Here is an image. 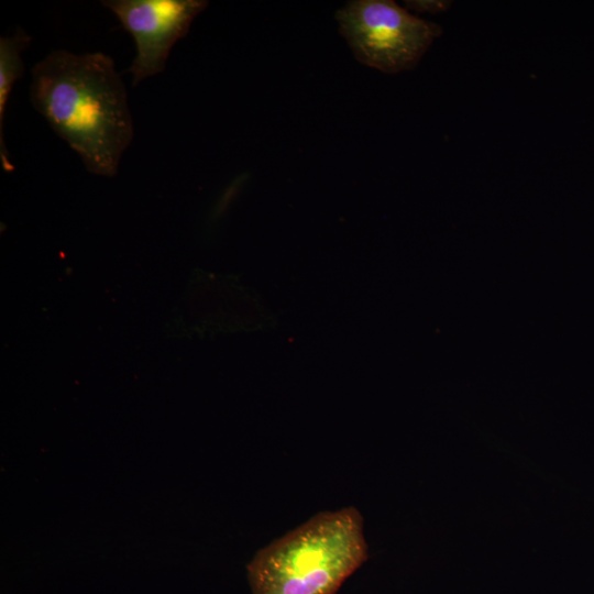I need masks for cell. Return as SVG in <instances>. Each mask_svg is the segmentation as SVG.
Returning a JSON list of instances; mask_svg holds the SVG:
<instances>
[{
    "label": "cell",
    "mask_w": 594,
    "mask_h": 594,
    "mask_svg": "<svg viewBox=\"0 0 594 594\" xmlns=\"http://www.w3.org/2000/svg\"><path fill=\"white\" fill-rule=\"evenodd\" d=\"M30 100L89 173L113 177L134 129L113 59L55 50L32 68Z\"/></svg>",
    "instance_id": "1"
},
{
    "label": "cell",
    "mask_w": 594,
    "mask_h": 594,
    "mask_svg": "<svg viewBox=\"0 0 594 594\" xmlns=\"http://www.w3.org/2000/svg\"><path fill=\"white\" fill-rule=\"evenodd\" d=\"M369 559L353 506L320 512L258 550L246 566L252 594H336Z\"/></svg>",
    "instance_id": "2"
},
{
    "label": "cell",
    "mask_w": 594,
    "mask_h": 594,
    "mask_svg": "<svg viewBox=\"0 0 594 594\" xmlns=\"http://www.w3.org/2000/svg\"><path fill=\"white\" fill-rule=\"evenodd\" d=\"M354 57L385 74L415 68L441 28L391 0H354L336 13Z\"/></svg>",
    "instance_id": "3"
},
{
    "label": "cell",
    "mask_w": 594,
    "mask_h": 594,
    "mask_svg": "<svg viewBox=\"0 0 594 594\" xmlns=\"http://www.w3.org/2000/svg\"><path fill=\"white\" fill-rule=\"evenodd\" d=\"M101 3L134 38L136 54L127 69L133 86L165 69L176 42L186 36L193 21L208 7L205 0H105Z\"/></svg>",
    "instance_id": "4"
},
{
    "label": "cell",
    "mask_w": 594,
    "mask_h": 594,
    "mask_svg": "<svg viewBox=\"0 0 594 594\" xmlns=\"http://www.w3.org/2000/svg\"><path fill=\"white\" fill-rule=\"evenodd\" d=\"M31 43V36L22 29L12 36L0 38V158L2 167L10 173L14 169L4 143L3 122L9 96L14 82L23 76L22 52Z\"/></svg>",
    "instance_id": "5"
},
{
    "label": "cell",
    "mask_w": 594,
    "mask_h": 594,
    "mask_svg": "<svg viewBox=\"0 0 594 594\" xmlns=\"http://www.w3.org/2000/svg\"><path fill=\"white\" fill-rule=\"evenodd\" d=\"M405 3L407 10H413L418 13L436 14L447 11L452 2L442 0H416L406 1Z\"/></svg>",
    "instance_id": "6"
}]
</instances>
